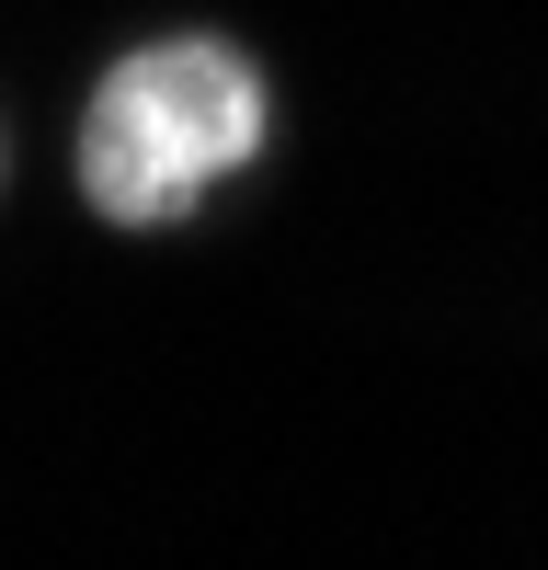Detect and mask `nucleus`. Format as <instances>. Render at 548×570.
Segmentation results:
<instances>
[{"instance_id":"obj_1","label":"nucleus","mask_w":548,"mask_h":570,"mask_svg":"<svg viewBox=\"0 0 548 570\" xmlns=\"http://www.w3.org/2000/svg\"><path fill=\"white\" fill-rule=\"evenodd\" d=\"M69 160H80V206L104 228H172L206 206V183L263 160V69L217 35H160L104 69Z\"/></svg>"}]
</instances>
